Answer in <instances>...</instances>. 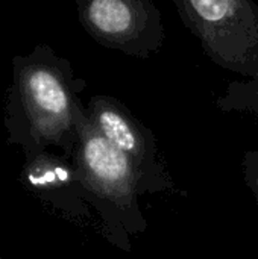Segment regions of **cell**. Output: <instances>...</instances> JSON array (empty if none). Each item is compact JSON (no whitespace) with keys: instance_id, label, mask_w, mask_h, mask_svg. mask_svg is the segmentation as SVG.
Instances as JSON below:
<instances>
[{"instance_id":"obj_1","label":"cell","mask_w":258,"mask_h":259,"mask_svg":"<svg viewBox=\"0 0 258 259\" xmlns=\"http://www.w3.org/2000/svg\"><path fill=\"white\" fill-rule=\"evenodd\" d=\"M87 82L67 58L47 44L12 58L3 124L6 143L32 155L52 147L71 159L76 143V109Z\"/></svg>"},{"instance_id":"obj_2","label":"cell","mask_w":258,"mask_h":259,"mask_svg":"<svg viewBox=\"0 0 258 259\" xmlns=\"http://www.w3.org/2000/svg\"><path fill=\"white\" fill-rule=\"evenodd\" d=\"M76 132L78 143L71 161L84 200L99 215L106 241L131 252V235L148 231V220L138 202L141 196L138 176L126 158L94 129L82 103L76 109Z\"/></svg>"},{"instance_id":"obj_3","label":"cell","mask_w":258,"mask_h":259,"mask_svg":"<svg viewBox=\"0 0 258 259\" xmlns=\"http://www.w3.org/2000/svg\"><path fill=\"white\" fill-rule=\"evenodd\" d=\"M184 27L219 67L258 79V5L252 0H173Z\"/></svg>"},{"instance_id":"obj_4","label":"cell","mask_w":258,"mask_h":259,"mask_svg":"<svg viewBox=\"0 0 258 259\" xmlns=\"http://www.w3.org/2000/svg\"><path fill=\"white\" fill-rule=\"evenodd\" d=\"M85 112L102 138L131 164L138 176L141 196L175 190L155 134L122 100L108 94H96L88 100Z\"/></svg>"},{"instance_id":"obj_5","label":"cell","mask_w":258,"mask_h":259,"mask_svg":"<svg viewBox=\"0 0 258 259\" xmlns=\"http://www.w3.org/2000/svg\"><path fill=\"white\" fill-rule=\"evenodd\" d=\"M78 18L100 46L149 59L164 44L161 11L152 0H78Z\"/></svg>"},{"instance_id":"obj_6","label":"cell","mask_w":258,"mask_h":259,"mask_svg":"<svg viewBox=\"0 0 258 259\" xmlns=\"http://www.w3.org/2000/svg\"><path fill=\"white\" fill-rule=\"evenodd\" d=\"M18 181L30 196L68 220L85 222L91 217L76 167L64 155L52 150L24 155Z\"/></svg>"},{"instance_id":"obj_7","label":"cell","mask_w":258,"mask_h":259,"mask_svg":"<svg viewBox=\"0 0 258 259\" xmlns=\"http://www.w3.org/2000/svg\"><path fill=\"white\" fill-rule=\"evenodd\" d=\"M217 108L224 112L252 114L258 121V79L233 80L217 99Z\"/></svg>"},{"instance_id":"obj_8","label":"cell","mask_w":258,"mask_h":259,"mask_svg":"<svg viewBox=\"0 0 258 259\" xmlns=\"http://www.w3.org/2000/svg\"><path fill=\"white\" fill-rule=\"evenodd\" d=\"M243 181L258 203V147L248 150L243 156Z\"/></svg>"},{"instance_id":"obj_9","label":"cell","mask_w":258,"mask_h":259,"mask_svg":"<svg viewBox=\"0 0 258 259\" xmlns=\"http://www.w3.org/2000/svg\"><path fill=\"white\" fill-rule=\"evenodd\" d=\"M0 259H3V258H2V256H0Z\"/></svg>"}]
</instances>
